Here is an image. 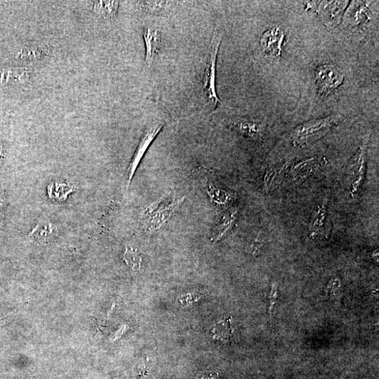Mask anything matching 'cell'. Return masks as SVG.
I'll use <instances>...</instances> for the list:
<instances>
[{
    "label": "cell",
    "instance_id": "cell-1",
    "mask_svg": "<svg viewBox=\"0 0 379 379\" xmlns=\"http://www.w3.org/2000/svg\"><path fill=\"white\" fill-rule=\"evenodd\" d=\"M342 120L340 114H332L327 118L316 119L297 126L291 133V139L296 147H306L328 134Z\"/></svg>",
    "mask_w": 379,
    "mask_h": 379
},
{
    "label": "cell",
    "instance_id": "cell-2",
    "mask_svg": "<svg viewBox=\"0 0 379 379\" xmlns=\"http://www.w3.org/2000/svg\"><path fill=\"white\" fill-rule=\"evenodd\" d=\"M222 33L216 30L208 48L205 73H204L203 90L215 108L221 104L216 90V69L217 55L222 41Z\"/></svg>",
    "mask_w": 379,
    "mask_h": 379
},
{
    "label": "cell",
    "instance_id": "cell-3",
    "mask_svg": "<svg viewBox=\"0 0 379 379\" xmlns=\"http://www.w3.org/2000/svg\"><path fill=\"white\" fill-rule=\"evenodd\" d=\"M185 200V197L177 200H171V195L168 194L154 202L143 212V218H147L145 228L147 230L153 232L160 229L171 217Z\"/></svg>",
    "mask_w": 379,
    "mask_h": 379
},
{
    "label": "cell",
    "instance_id": "cell-4",
    "mask_svg": "<svg viewBox=\"0 0 379 379\" xmlns=\"http://www.w3.org/2000/svg\"><path fill=\"white\" fill-rule=\"evenodd\" d=\"M369 140V136L364 139L347 168L349 191L353 197L359 194L365 182Z\"/></svg>",
    "mask_w": 379,
    "mask_h": 379
},
{
    "label": "cell",
    "instance_id": "cell-5",
    "mask_svg": "<svg viewBox=\"0 0 379 379\" xmlns=\"http://www.w3.org/2000/svg\"><path fill=\"white\" fill-rule=\"evenodd\" d=\"M318 93L321 97H328L336 91L344 82V75L334 66H319L315 73Z\"/></svg>",
    "mask_w": 379,
    "mask_h": 379
},
{
    "label": "cell",
    "instance_id": "cell-6",
    "mask_svg": "<svg viewBox=\"0 0 379 379\" xmlns=\"http://www.w3.org/2000/svg\"><path fill=\"white\" fill-rule=\"evenodd\" d=\"M332 231V222L325 201L315 209L308 226L309 237L311 239L328 238Z\"/></svg>",
    "mask_w": 379,
    "mask_h": 379
},
{
    "label": "cell",
    "instance_id": "cell-7",
    "mask_svg": "<svg viewBox=\"0 0 379 379\" xmlns=\"http://www.w3.org/2000/svg\"><path fill=\"white\" fill-rule=\"evenodd\" d=\"M163 126L164 125L162 123H158L151 126L147 130V131H145L138 145L134 156L127 170L128 186L130 185L133 180L136 169L138 168L144 154L147 151L151 144L161 131Z\"/></svg>",
    "mask_w": 379,
    "mask_h": 379
},
{
    "label": "cell",
    "instance_id": "cell-8",
    "mask_svg": "<svg viewBox=\"0 0 379 379\" xmlns=\"http://www.w3.org/2000/svg\"><path fill=\"white\" fill-rule=\"evenodd\" d=\"M51 49L42 42H31L21 47L16 53V58L25 64H35L48 60Z\"/></svg>",
    "mask_w": 379,
    "mask_h": 379
},
{
    "label": "cell",
    "instance_id": "cell-9",
    "mask_svg": "<svg viewBox=\"0 0 379 379\" xmlns=\"http://www.w3.org/2000/svg\"><path fill=\"white\" fill-rule=\"evenodd\" d=\"M347 5V1L319 2L316 12L326 25L334 27L340 23Z\"/></svg>",
    "mask_w": 379,
    "mask_h": 379
},
{
    "label": "cell",
    "instance_id": "cell-10",
    "mask_svg": "<svg viewBox=\"0 0 379 379\" xmlns=\"http://www.w3.org/2000/svg\"><path fill=\"white\" fill-rule=\"evenodd\" d=\"M284 40V34L282 29L273 27L261 36L260 45L267 55L276 58L281 55Z\"/></svg>",
    "mask_w": 379,
    "mask_h": 379
},
{
    "label": "cell",
    "instance_id": "cell-11",
    "mask_svg": "<svg viewBox=\"0 0 379 379\" xmlns=\"http://www.w3.org/2000/svg\"><path fill=\"white\" fill-rule=\"evenodd\" d=\"M143 39L145 48H147L145 60V65L147 67H151L160 52L162 44L161 32L157 28L147 27L144 31Z\"/></svg>",
    "mask_w": 379,
    "mask_h": 379
},
{
    "label": "cell",
    "instance_id": "cell-12",
    "mask_svg": "<svg viewBox=\"0 0 379 379\" xmlns=\"http://www.w3.org/2000/svg\"><path fill=\"white\" fill-rule=\"evenodd\" d=\"M32 77V71L27 68L0 70V84L25 85L30 82Z\"/></svg>",
    "mask_w": 379,
    "mask_h": 379
},
{
    "label": "cell",
    "instance_id": "cell-13",
    "mask_svg": "<svg viewBox=\"0 0 379 379\" xmlns=\"http://www.w3.org/2000/svg\"><path fill=\"white\" fill-rule=\"evenodd\" d=\"M58 232H60V230L55 223L43 221L33 228L30 236L41 244H47L57 237Z\"/></svg>",
    "mask_w": 379,
    "mask_h": 379
},
{
    "label": "cell",
    "instance_id": "cell-14",
    "mask_svg": "<svg viewBox=\"0 0 379 379\" xmlns=\"http://www.w3.org/2000/svg\"><path fill=\"white\" fill-rule=\"evenodd\" d=\"M76 191V186L68 182L56 181L47 187L49 197L55 201H64Z\"/></svg>",
    "mask_w": 379,
    "mask_h": 379
},
{
    "label": "cell",
    "instance_id": "cell-15",
    "mask_svg": "<svg viewBox=\"0 0 379 379\" xmlns=\"http://www.w3.org/2000/svg\"><path fill=\"white\" fill-rule=\"evenodd\" d=\"M238 210L232 209L227 212L223 217L219 224L215 229L213 241L217 242L227 236L229 232L234 226L237 219Z\"/></svg>",
    "mask_w": 379,
    "mask_h": 379
},
{
    "label": "cell",
    "instance_id": "cell-16",
    "mask_svg": "<svg viewBox=\"0 0 379 379\" xmlns=\"http://www.w3.org/2000/svg\"><path fill=\"white\" fill-rule=\"evenodd\" d=\"M119 5L118 1H97L93 4V12L103 20L110 21L118 14Z\"/></svg>",
    "mask_w": 379,
    "mask_h": 379
},
{
    "label": "cell",
    "instance_id": "cell-17",
    "mask_svg": "<svg viewBox=\"0 0 379 379\" xmlns=\"http://www.w3.org/2000/svg\"><path fill=\"white\" fill-rule=\"evenodd\" d=\"M233 126L244 136L256 138L264 131V127L260 123L248 120H240L233 124Z\"/></svg>",
    "mask_w": 379,
    "mask_h": 379
},
{
    "label": "cell",
    "instance_id": "cell-18",
    "mask_svg": "<svg viewBox=\"0 0 379 379\" xmlns=\"http://www.w3.org/2000/svg\"><path fill=\"white\" fill-rule=\"evenodd\" d=\"M350 11L352 22L356 26L368 23L370 20V10L365 2H355Z\"/></svg>",
    "mask_w": 379,
    "mask_h": 379
},
{
    "label": "cell",
    "instance_id": "cell-19",
    "mask_svg": "<svg viewBox=\"0 0 379 379\" xmlns=\"http://www.w3.org/2000/svg\"><path fill=\"white\" fill-rule=\"evenodd\" d=\"M214 340L221 341L223 343H228L232 333L230 324V318L222 320L216 324L210 331Z\"/></svg>",
    "mask_w": 379,
    "mask_h": 379
},
{
    "label": "cell",
    "instance_id": "cell-20",
    "mask_svg": "<svg viewBox=\"0 0 379 379\" xmlns=\"http://www.w3.org/2000/svg\"><path fill=\"white\" fill-rule=\"evenodd\" d=\"M208 193L212 200L219 206L228 205L236 197L230 191L214 184H210Z\"/></svg>",
    "mask_w": 379,
    "mask_h": 379
},
{
    "label": "cell",
    "instance_id": "cell-21",
    "mask_svg": "<svg viewBox=\"0 0 379 379\" xmlns=\"http://www.w3.org/2000/svg\"><path fill=\"white\" fill-rule=\"evenodd\" d=\"M123 260L126 265L134 271H139L141 268V257L136 249L130 245L125 247Z\"/></svg>",
    "mask_w": 379,
    "mask_h": 379
},
{
    "label": "cell",
    "instance_id": "cell-22",
    "mask_svg": "<svg viewBox=\"0 0 379 379\" xmlns=\"http://www.w3.org/2000/svg\"><path fill=\"white\" fill-rule=\"evenodd\" d=\"M167 6L165 2H143L142 8L145 12L151 14H158L163 12Z\"/></svg>",
    "mask_w": 379,
    "mask_h": 379
},
{
    "label": "cell",
    "instance_id": "cell-23",
    "mask_svg": "<svg viewBox=\"0 0 379 379\" xmlns=\"http://www.w3.org/2000/svg\"><path fill=\"white\" fill-rule=\"evenodd\" d=\"M341 284L337 279L331 280L328 285V295L332 299H337L341 295Z\"/></svg>",
    "mask_w": 379,
    "mask_h": 379
},
{
    "label": "cell",
    "instance_id": "cell-24",
    "mask_svg": "<svg viewBox=\"0 0 379 379\" xmlns=\"http://www.w3.org/2000/svg\"><path fill=\"white\" fill-rule=\"evenodd\" d=\"M278 284L277 282H274L272 285V289H271V295H270V307H269L270 315L273 314V310L278 299Z\"/></svg>",
    "mask_w": 379,
    "mask_h": 379
},
{
    "label": "cell",
    "instance_id": "cell-25",
    "mask_svg": "<svg viewBox=\"0 0 379 379\" xmlns=\"http://www.w3.org/2000/svg\"><path fill=\"white\" fill-rule=\"evenodd\" d=\"M182 297V298L180 299V302H182V304H188V305L194 302L195 301V302L197 301L199 298L196 295H188Z\"/></svg>",
    "mask_w": 379,
    "mask_h": 379
},
{
    "label": "cell",
    "instance_id": "cell-26",
    "mask_svg": "<svg viewBox=\"0 0 379 379\" xmlns=\"http://www.w3.org/2000/svg\"><path fill=\"white\" fill-rule=\"evenodd\" d=\"M219 374L217 372H210L202 374L199 377V379H219Z\"/></svg>",
    "mask_w": 379,
    "mask_h": 379
},
{
    "label": "cell",
    "instance_id": "cell-27",
    "mask_svg": "<svg viewBox=\"0 0 379 379\" xmlns=\"http://www.w3.org/2000/svg\"><path fill=\"white\" fill-rule=\"evenodd\" d=\"M3 155V147H2L1 143H0V163H1V162H2Z\"/></svg>",
    "mask_w": 379,
    "mask_h": 379
}]
</instances>
